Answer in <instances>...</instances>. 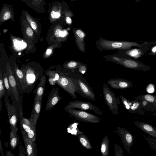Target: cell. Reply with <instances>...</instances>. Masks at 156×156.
Instances as JSON below:
<instances>
[{"mask_svg": "<svg viewBox=\"0 0 156 156\" xmlns=\"http://www.w3.org/2000/svg\"><path fill=\"white\" fill-rule=\"evenodd\" d=\"M5 86L3 84L0 85V98L1 99L3 97H4L6 90Z\"/></svg>", "mask_w": 156, "mask_h": 156, "instance_id": "36", "label": "cell"}, {"mask_svg": "<svg viewBox=\"0 0 156 156\" xmlns=\"http://www.w3.org/2000/svg\"><path fill=\"white\" fill-rule=\"evenodd\" d=\"M132 105L128 111L131 113H138L140 115L142 114L139 110L143 111V108L140 101L136 100H131Z\"/></svg>", "mask_w": 156, "mask_h": 156, "instance_id": "27", "label": "cell"}, {"mask_svg": "<svg viewBox=\"0 0 156 156\" xmlns=\"http://www.w3.org/2000/svg\"><path fill=\"white\" fill-rule=\"evenodd\" d=\"M75 42L79 50L83 52L85 51V45L84 42L85 34L81 30H77L74 34Z\"/></svg>", "mask_w": 156, "mask_h": 156, "instance_id": "21", "label": "cell"}, {"mask_svg": "<svg viewBox=\"0 0 156 156\" xmlns=\"http://www.w3.org/2000/svg\"><path fill=\"white\" fill-rule=\"evenodd\" d=\"M77 80L81 95L87 99L94 101L96 99L95 94L92 88L81 80L78 79Z\"/></svg>", "mask_w": 156, "mask_h": 156, "instance_id": "14", "label": "cell"}, {"mask_svg": "<svg viewBox=\"0 0 156 156\" xmlns=\"http://www.w3.org/2000/svg\"><path fill=\"white\" fill-rule=\"evenodd\" d=\"M62 99L60 96L58 87H54L49 93L46 105L45 110L48 111L52 109Z\"/></svg>", "mask_w": 156, "mask_h": 156, "instance_id": "15", "label": "cell"}, {"mask_svg": "<svg viewBox=\"0 0 156 156\" xmlns=\"http://www.w3.org/2000/svg\"><path fill=\"white\" fill-rule=\"evenodd\" d=\"M59 44V43H55L49 46L45 52L43 57L44 58H47L51 56L53 54L55 48L58 47Z\"/></svg>", "mask_w": 156, "mask_h": 156, "instance_id": "30", "label": "cell"}, {"mask_svg": "<svg viewBox=\"0 0 156 156\" xmlns=\"http://www.w3.org/2000/svg\"><path fill=\"white\" fill-rule=\"evenodd\" d=\"M64 109L71 116L79 121L92 123H98L101 121L99 117L87 112L74 108Z\"/></svg>", "mask_w": 156, "mask_h": 156, "instance_id": "6", "label": "cell"}, {"mask_svg": "<svg viewBox=\"0 0 156 156\" xmlns=\"http://www.w3.org/2000/svg\"><path fill=\"white\" fill-rule=\"evenodd\" d=\"M87 67L83 65L80 66L79 68V70L80 72L83 74L86 71Z\"/></svg>", "mask_w": 156, "mask_h": 156, "instance_id": "38", "label": "cell"}, {"mask_svg": "<svg viewBox=\"0 0 156 156\" xmlns=\"http://www.w3.org/2000/svg\"><path fill=\"white\" fill-rule=\"evenodd\" d=\"M11 16V13L9 10H6L4 12L2 16V20L3 21L6 20L10 19Z\"/></svg>", "mask_w": 156, "mask_h": 156, "instance_id": "35", "label": "cell"}, {"mask_svg": "<svg viewBox=\"0 0 156 156\" xmlns=\"http://www.w3.org/2000/svg\"><path fill=\"white\" fill-rule=\"evenodd\" d=\"M115 156H123V150L121 146L116 143L114 144Z\"/></svg>", "mask_w": 156, "mask_h": 156, "instance_id": "34", "label": "cell"}, {"mask_svg": "<svg viewBox=\"0 0 156 156\" xmlns=\"http://www.w3.org/2000/svg\"><path fill=\"white\" fill-rule=\"evenodd\" d=\"M3 76L4 85L5 87L6 90L7 91L8 95L9 97H11L12 98L13 97V95L10 89L7 76V71H5V72L3 74Z\"/></svg>", "mask_w": 156, "mask_h": 156, "instance_id": "31", "label": "cell"}, {"mask_svg": "<svg viewBox=\"0 0 156 156\" xmlns=\"http://www.w3.org/2000/svg\"><path fill=\"white\" fill-rule=\"evenodd\" d=\"M102 88L104 98L109 111L115 115H118V105L120 103L119 97H116L114 92L104 83Z\"/></svg>", "mask_w": 156, "mask_h": 156, "instance_id": "5", "label": "cell"}, {"mask_svg": "<svg viewBox=\"0 0 156 156\" xmlns=\"http://www.w3.org/2000/svg\"><path fill=\"white\" fill-rule=\"evenodd\" d=\"M41 102L42 101L40 100L34 101V106L31 114L30 119L36 125L40 113Z\"/></svg>", "mask_w": 156, "mask_h": 156, "instance_id": "22", "label": "cell"}, {"mask_svg": "<svg viewBox=\"0 0 156 156\" xmlns=\"http://www.w3.org/2000/svg\"><path fill=\"white\" fill-rule=\"evenodd\" d=\"M21 143V142H20V145L19 146L20 152L19 156H25V154H26V151H25V149Z\"/></svg>", "mask_w": 156, "mask_h": 156, "instance_id": "37", "label": "cell"}, {"mask_svg": "<svg viewBox=\"0 0 156 156\" xmlns=\"http://www.w3.org/2000/svg\"><path fill=\"white\" fill-rule=\"evenodd\" d=\"M19 120L20 129L24 131L28 137L32 141H36V125L32 122L30 118L26 119L22 115Z\"/></svg>", "mask_w": 156, "mask_h": 156, "instance_id": "10", "label": "cell"}, {"mask_svg": "<svg viewBox=\"0 0 156 156\" xmlns=\"http://www.w3.org/2000/svg\"><path fill=\"white\" fill-rule=\"evenodd\" d=\"M56 70L59 74V79L56 83L66 91L73 99H77L76 92L80 90L77 80H75L72 78L63 75L56 67Z\"/></svg>", "mask_w": 156, "mask_h": 156, "instance_id": "3", "label": "cell"}, {"mask_svg": "<svg viewBox=\"0 0 156 156\" xmlns=\"http://www.w3.org/2000/svg\"><path fill=\"white\" fill-rule=\"evenodd\" d=\"M12 69L17 81L18 88L21 94V92L23 87L24 82L23 73L22 71L18 68L14 63L12 65Z\"/></svg>", "mask_w": 156, "mask_h": 156, "instance_id": "20", "label": "cell"}, {"mask_svg": "<svg viewBox=\"0 0 156 156\" xmlns=\"http://www.w3.org/2000/svg\"><path fill=\"white\" fill-rule=\"evenodd\" d=\"M17 130H10L9 143L12 150H15L19 144L20 138L17 133Z\"/></svg>", "mask_w": 156, "mask_h": 156, "instance_id": "23", "label": "cell"}, {"mask_svg": "<svg viewBox=\"0 0 156 156\" xmlns=\"http://www.w3.org/2000/svg\"><path fill=\"white\" fill-rule=\"evenodd\" d=\"M21 27L23 38L27 44V49L31 50L37 40L33 30L26 20H21Z\"/></svg>", "mask_w": 156, "mask_h": 156, "instance_id": "7", "label": "cell"}, {"mask_svg": "<svg viewBox=\"0 0 156 156\" xmlns=\"http://www.w3.org/2000/svg\"><path fill=\"white\" fill-rule=\"evenodd\" d=\"M151 51L154 53H156V46H154L151 48Z\"/></svg>", "mask_w": 156, "mask_h": 156, "instance_id": "43", "label": "cell"}, {"mask_svg": "<svg viewBox=\"0 0 156 156\" xmlns=\"http://www.w3.org/2000/svg\"><path fill=\"white\" fill-rule=\"evenodd\" d=\"M46 75L48 76V81L50 84L53 85H55L56 81L59 78V74L56 70L48 69L45 72Z\"/></svg>", "mask_w": 156, "mask_h": 156, "instance_id": "24", "label": "cell"}, {"mask_svg": "<svg viewBox=\"0 0 156 156\" xmlns=\"http://www.w3.org/2000/svg\"><path fill=\"white\" fill-rule=\"evenodd\" d=\"M126 53L128 55L136 58H139L144 54V53L141 50L137 48L128 50Z\"/></svg>", "mask_w": 156, "mask_h": 156, "instance_id": "29", "label": "cell"}, {"mask_svg": "<svg viewBox=\"0 0 156 156\" xmlns=\"http://www.w3.org/2000/svg\"><path fill=\"white\" fill-rule=\"evenodd\" d=\"M109 141L108 137L106 135L103 138L101 145V152L102 156H108L109 154Z\"/></svg>", "mask_w": 156, "mask_h": 156, "instance_id": "25", "label": "cell"}, {"mask_svg": "<svg viewBox=\"0 0 156 156\" xmlns=\"http://www.w3.org/2000/svg\"><path fill=\"white\" fill-rule=\"evenodd\" d=\"M140 0H135V1L137 2H138Z\"/></svg>", "mask_w": 156, "mask_h": 156, "instance_id": "46", "label": "cell"}, {"mask_svg": "<svg viewBox=\"0 0 156 156\" xmlns=\"http://www.w3.org/2000/svg\"><path fill=\"white\" fill-rule=\"evenodd\" d=\"M119 98L125 108L128 110H129L132 105L131 101L127 100L122 95L119 96Z\"/></svg>", "mask_w": 156, "mask_h": 156, "instance_id": "33", "label": "cell"}, {"mask_svg": "<svg viewBox=\"0 0 156 156\" xmlns=\"http://www.w3.org/2000/svg\"><path fill=\"white\" fill-rule=\"evenodd\" d=\"M51 15L53 18H58L60 17V14L59 12H55L54 11H52L51 12Z\"/></svg>", "mask_w": 156, "mask_h": 156, "instance_id": "39", "label": "cell"}, {"mask_svg": "<svg viewBox=\"0 0 156 156\" xmlns=\"http://www.w3.org/2000/svg\"><path fill=\"white\" fill-rule=\"evenodd\" d=\"M134 124L150 136L156 138V129L151 125L140 121L135 122Z\"/></svg>", "mask_w": 156, "mask_h": 156, "instance_id": "18", "label": "cell"}, {"mask_svg": "<svg viewBox=\"0 0 156 156\" xmlns=\"http://www.w3.org/2000/svg\"><path fill=\"white\" fill-rule=\"evenodd\" d=\"M70 108H77L83 110H90L99 115H102L104 113L98 108L90 102L79 100L70 101L64 109Z\"/></svg>", "mask_w": 156, "mask_h": 156, "instance_id": "9", "label": "cell"}, {"mask_svg": "<svg viewBox=\"0 0 156 156\" xmlns=\"http://www.w3.org/2000/svg\"><path fill=\"white\" fill-rule=\"evenodd\" d=\"M135 100L141 101L143 108L147 110L150 107L148 111H155L156 110V96L150 94H145L135 97Z\"/></svg>", "mask_w": 156, "mask_h": 156, "instance_id": "12", "label": "cell"}, {"mask_svg": "<svg viewBox=\"0 0 156 156\" xmlns=\"http://www.w3.org/2000/svg\"><path fill=\"white\" fill-rule=\"evenodd\" d=\"M2 101L1 99H0V112H1H1H2L1 111H2Z\"/></svg>", "mask_w": 156, "mask_h": 156, "instance_id": "44", "label": "cell"}, {"mask_svg": "<svg viewBox=\"0 0 156 156\" xmlns=\"http://www.w3.org/2000/svg\"><path fill=\"white\" fill-rule=\"evenodd\" d=\"M24 144L26 154L27 156H36L37 149L36 141H33L27 136L24 131L21 130Z\"/></svg>", "mask_w": 156, "mask_h": 156, "instance_id": "13", "label": "cell"}, {"mask_svg": "<svg viewBox=\"0 0 156 156\" xmlns=\"http://www.w3.org/2000/svg\"><path fill=\"white\" fill-rule=\"evenodd\" d=\"M108 61L121 65L127 68L135 70L147 71L149 67L136 60L122 58L115 55H109L104 56Z\"/></svg>", "mask_w": 156, "mask_h": 156, "instance_id": "4", "label": "cell"}, {"mask_svg": "<svg viewBox=\"0 0 156 156\" xmlns=\"http://www.w3.org/2000/svg\"><path fill=\"white\" fill-rule=\"evenodd\" d=\"M4 101L7 112L10 130H18L17 124L19 119L16 111L15 107L10 103L6 90L4 96Z\"/></svg>", "mask_w": 156, "mask_h": 156, "instance_id": "8", "label": "cell"}, {"mask_svg": "<svg viewBox=\"0 0 156 156\" xmlns=\"http://www.w3.org/2000/svg\"><path fill=\"white\" fill-rule=\"evenodd\" d=\"M117 132L125 148L130 153V148L133 144L134 138L133 135L126 129L119 126L117 127Z\"/></svg>", "mask_w": 156, "mask_h": 156, "instance_id": "11", "label": "cell"}, {"mask_svg": "<svg viewBox=\"0 0 156 156\" xmlns=\"http://www.w3.org/2000/svg\"><path fill=\"white\" fill-rule=\"evenodd\" d=\"M78 137L79 141L84 147L87 149H92V145L88 137L83 132H79Z\"/></svg>", "mask_w": 156, "mask_h": 156, "instance_id": "26", "label": "cell"}, {"mask_svg": "<svg viewBox=\"0 0 156 156\" xmlns=\"http://www.w3.org/2000/svg\"><path fill=\"white\" fill-rule=\"evenodd\" d=\"M66 30L62 31L60 29L56 28L53 33L47 40L49 43L51 44L55 43H60L61 42L66 40L65 37L66 34Z\"/></svg>", "mask_w": 156, "mask_h": 156, "instance_id": "17", "label": "cell"}, {"mask_svg": "<svg viewBox=\"0 0 156 156\" xmlns=\"http://www.w3.org/2000/svg\"><path fill=\"white\" fill-rule=\"evenodd\" d=\"M82 63L76 61H70L63 65L64 67L69 69H73L77 68L81 65Z\"/></svg>", "mask_w": 156, "mask_h": 156, "instance_id": "32", "label": "cell"}, {"mask_svg": "<svg viewBox=\"0 0 156 156\" xmlns=\"http://www.w3.org/2000/svg\"><path fill=\"white\" fill-rule=\"evenodd\" d=\"M111 87L121 90L125 89L132 87L131 82L121 78H112L107 82Z\"/></svg>", "mask_w": 156, "mask_h": 156, "instance_id": "16", "label": "cell"}, {"mask_svg": "<svg viewBox=\"0 0 156 156\" xmlns=\"http://www.w3.org/2000/svg\"><path fill=\"white\" fill-rule=\"evenodd\" d=\"M97 47L100 50H113L117 49L129 50L133 46L141 47L136 42L117 41L104 39H99L97 41Z\"/></svg>", "mask_w": 156, "mask_h": 156, "instance_id": "2", "label": "cell"}, {"mask_svg": "<svg viewBox=\"0 0 156 156\" xmlns=\"http://www.w3.org/2000/svg\"><path fill=\"white\" fill-rule=\"evenodd\" d=\"M25 15L28 23L35 32L39 36L40 31L37 23L27 13L25 12Z\"/></svg>", "mask_w": 156, "mask_h": 156, "instance_id": "28", "label": "cell"}, {"mask_svg": "<svg viewBox=\"0 0 156 156\" xmlns=\"http://www.w3.org/2000/svg\"><path fill=\"white\" fill-rule=\"evenodd\" d=\"M6 69L13 97L12 105L15 107L18 118L23 114L22 107L23 94L20 93L17 82L11 66L9 62L7 63Z\"/></svg>", "mask_w": 156, "mask_h": 156, "instance_id": "1", "label": "cell"}, {"mask_svg": "<svg viewBox=\"0 0 156 156\" xmlns=\"http://www.w3.org/2000/svg\"><path fill=\"white\" fill-rule=\"evenodd\" d=\"M151 114L154 115L156 116V113H151Z\"/></svg>", "mask_w": 156, "mask_h": 156, "instance_id": "45", "label": "cell"}, {"mask_svg": "<svg viewBox=\"0 0 156 156\" xmlns=\"http://www.w3.org/2000/svg\"><path fill=\"white\" fill-rule=\"evenodd\" d=\"M0 152L1 153V154L2 155H3V156H5V155L4 154L3 151L2 147V146L1 140H0Z\"/></svg>", "mask_w": 156, "mask_h": 156, "instance_id": "40", "label": "cell"}, {"mask_svg": "<svg viewBox=\"0 0 156 156\" xmlns=\"http://www.w3.org/2000/svg\"><path fill=\"white\" fill-rule=\"evenodd\" d=\"M46 77L43 74L41 76L40 82L33 93L35 94L34 101L42 100L45 90Z\"/></svg>", "mask_w": 156, "mask_h": 156, "instance_id": "19", "label": "cell"}, {"mask_svg": "<svg viewBox=\"0 0 156 156\" xmlns=\"http://www.w3.org/2000/svg\"><path fill=\"white\" fill-rule=\"evenodd\" d=\"M66 21L67 23L69 24H71L72 23V20L71 19L68 17H67L66 18Z\"/></svg>", "mask_w": 156, "mask_h": 156, "instance_id": "42", "label": "cell"}, {"mask_svg": "<svg viewBox=\"0 0 156 156\" xmlns=\"http://www.w3.org/2000/svg\"><path fill=\"white\" fill-rule=\"evenodd\" d=\"M6 156H14L15 154L12 153L10 151H7L6 153Z\"/></svg>", "mask_w": 156, "mask_h": 156, "instance_id": "41", "label": "cell"}]
</instances>
